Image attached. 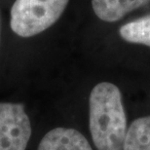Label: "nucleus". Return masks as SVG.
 Wrapping results in <instances>:
<instances>
[{"instance_id": "1", "label": "nucleus", "mask_w": 150, "mask_h": 150, "mask_svg": "<svg viewBox=\"0 0 150 150\" xmlns=\"http://www.w3.org/2000/svg\"><path fill=\"white\" fill-rule=\"evenodd\" d=\"M89 127L98 150H123L127 117L120 89L101 82L92 89L89 98Z\"/></svg>"}, {"instance_id": "2", "label": "nucleus", "mask_w": 150, "mask_h": 150, "mask_svg": "<svg viewBox=\"0 0 150 150\" xmlns=\"http://www.w3.org/2000/svg\"><path fill=\"white\" fill-rule=\"evenodd\" d=\"M69 0H15L10 28L15 34L29 38L53 26L64 15Z\"/></svg>"}, {"instance_id": "3", "label": "nucleus", "mask_w": 150, "mask_h": 150, "mask_svg": "<svg viewBox=\"0 0 150 150\" xmlns=\"http://www.w3.org/2000/svg\"><path fill=\"white\" fill-rule=\"evenodd\" d=\"M30 137L31 124L25 105L0 103V150H25Z\"/></svg>"}, {"instance_id": "4", "label": "nucleus", "mask_w": 150, "mask_h": 150, "mask_svg": "<svg viewBox=\"0 0 150 150\" xmlns=\"http://www.w3.org/2000/svg\"><path fill=\"white\" fill-rule=\"evenodd\" d=\"M37 150H93L90 142L75 129L58 127L44 134Z\"/></svg>"}, {"instance_id": "5", "label": "nucleus", "mask_w": 150, "mask_h": 150, "mask_svg": "<svg viewBox=\"0 0 150 150\" xmlns=\"http://www.w3.org/2000/svg\"><path fill=\"white\" fill-rule=\"evenodd\" d=\"M148 3L150 0H92V7L95 15L103 22L115 23Z\"/></svg>"}, {"instance_id": "6", "label": "nucleus", "mask_w": 150, "mask_h": 150, "mask_svg": "<svg viewBox=\"0 0 150 150\" xmlns=\"http://www.w3.org/2000/svg\"><path fill=\"white\" fill-rule=\"evenodd\" d=\"M123 150H150V115L136 119L127 129Z\"/></svg>"}, {"instance_id": "7", "label": "nucleus", "mask_w": 150, "mask_h": 150, "mask_svg": "<svg viewBox=\"0 0 150 150\" xmlns=\"http://www.w3.org/2000/svg\"><path fill=\"white\" fill-rule=\"evenodd\" d=\"M119 35L126 42L150 47V14L123 25Z\"/></svg>"}, {"instance_id": "8", "label": "nucleus", "mask_w": 150, "mask_h": 150, "mask_svg": "<svg viewBox=\"0 0 150 150\" xmlns=\"http://www.w3.org/2000/svg\"><path fill=\"white\" fill-rule=\"evenodd\" d=\"M0 36H1V19H0Z\"/></svg>"}]
</instances>
